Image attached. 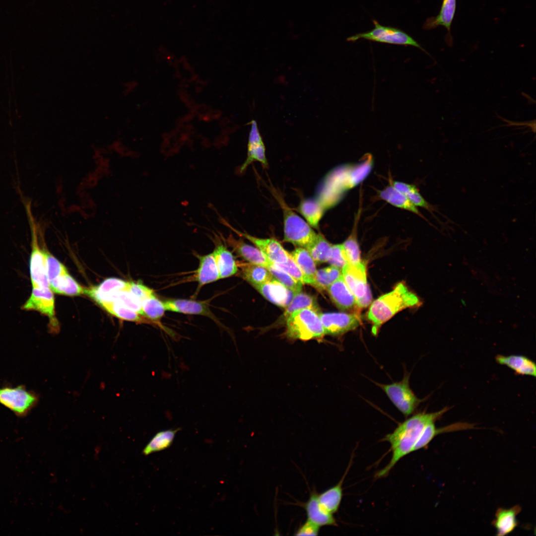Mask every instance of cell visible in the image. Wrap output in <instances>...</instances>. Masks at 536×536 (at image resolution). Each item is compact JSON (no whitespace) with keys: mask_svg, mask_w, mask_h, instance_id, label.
<instances>
[{"mask_svg":"<svg viewBox=\"0 0 536 536\" xmlns=\"http://www.w3.org/2000/svg\"><path fill=\"white\" fill-rule=\"evenodd\" d=\"M449 409V407H445L434 412L416 413L399 424L393 432L387 434L383 440L391 445L392 457L390 462L376 473L375 477L379 478L387 476L401 459L412 452L425 427L435 422Z\"/></svg>","mask_w":536,"mask_h":536,"instance_id":"1","label":"cell"},{"mask_svg":"<svg viewBox=\"0 0 536 536\" xmlns=\"http://www.w3.org/2000/svg\"><path fill=\"white\" fill-rule=\"evenodd\" d=\"M373 164L372 156L368 154L358 163L336 168L327 176L322 192L317 199L326 209L333 206L345 192L358 185L368 176Z\"/></svg>","mask_w":536,"mask_h":536,"instance_id":"2","label":"cell"},{"mask_svg":"<svg viewBox=\"0 0 536 536\" xmlns=\"http://www.w3.org/2000/svg\"><path fill=\"white\" fill-rule=\"evenodd\" d=\"M422 302L402 282L391 291L375 300L371 304L367 318L371 322L372 333L376 335L382 325L401 310L420 306Z\"/></svg>","mask_w":536,"mask_h":536,"instance_id":"3","label":"cell"},{"mask_svg":"<svg viewBox=\"0 0 536 536\" xmlns=\"http://www.w3.org/2000/svg\"><path fill=\"white\" fill-rule=\"evenodd\" d=\"M319 313L309 308L297 310L285 320L284 335L290 340L320 339L325 335Z\"/></svg>","mask_w":536,"mask_h":536,"instance_id":"4","label":"cell"},{"mask_svg":"<svg viewBox=\"0 0 536 536\" xmlns=\"http://www.w3.org/2000/svg\"><path fill=\"white\" fill-rule=\"evenodd\" d=\"M277 199L283 213L284 241L307 249L316 239L318 234L282 199L278 197Z\"/></svg>","mask_w":536,"mask_h":536,"instance_id":"5","label":"cell"},{"mask_svg":"<svg viewBox=\"0 0 536 536\" xmlns=\"http://www.w3.org/2000/svg\"><path fill=\"white\" fill-rule=\"evenodd\" d=\"M372 22L374 27L371 30L357 33L347 38V41L354 42L363 39L382 43L411 46L421 50L429 55L419 43L404 31L396 27L382 25L376 20H373Z\"/></svg>","mask_w":536,"mask_h":536,"instance_id":"6","label":"cell"},{"mask_svg":"<svg viewBox=\"0 0 536 536\" xmlns=\"http://www.w3.org/2000/svg\"><path fill=\"white\" fill-rule=\"evenodd\" d=\"M386 394L394 405L405 416L411 415L422 400L413 393L409 386V374L405 372L402 379L389 384L376 383Z\"/></svg>","mask_w":536,"mask_h":536,"instance_id":"7","label":"cell"},{"mask_svg":"<svg viewBox=\"0 0 536 536\" xmlns=\"http://www.w3.org/2000/svg\"><path fill=\"white\" fill-rule=\"evenodd\" d=\"M31 230V252L29 260V272L32 287H49L47 276L45 249L38 243L36 228L30 212L29 204L25 205Z\"/></svg>","mask_w":536,"mask_h":536,"instance_id":"8","label":"cell"},{"mask_svg":"<svg viewBox=\"0 0 536 536\" xmlns=\"http://www.w3.org/2000/svg\"><path fill=\"white\" fill-rule=\"evenodd\" d=\"M38 397L24 386L0 388V404L18 416H24L37 404Z\"/></svg>","mask_w":536,"mask_h":536,"instance_id":"9","label":"cell"},{"mask_svg":"<svg viewBox=\"0 0 536 536\" xmlns=\"http://www.w3.org/2000/svg\"><path fill=\"white\" fill-rule=\"evenodd\" d=\"M27 311H36L49 319V329L52 333H58L59 326L55 317V299L50 287H32L30 296L22 307Z\"/></svg>","mask_w":536,"mask_h":536,"instance_id":"10","label":"cell"},{"mask_svg":"<svg viewBox=\"0 0 536 536\" xmlns=\"http://www.w3.org/2000/svg\"><path fill=\"white\" fill-rule=\"evenodd\" d=\"M220 221L239 236L247 239L253 243L271 263L281 264L287 261L289 253L276 240L273 238H260L246 232H242L232 227L226 220L222 217H220Z\"/></svg>","mask_w":536,"mask_h":536,"instance_id":"11","label":"cell"},{"mask_svg":"<svg viewBox=\"0 0 536 536\" xmlns=\"http://www.w3.org/2000/svg\"><path fill=\"white\" fill-rule=\"evenodd\" d=\"M319 317L325 335L338 336L353 330L360 324L357 314L345 313H320Z\"/></svg>","mask_w":536,"mask_h":536,"instance_id":"12","label":"cell"},{"mask_svg":"<svg viewBox=\"0 0 536 536\" xmlns=\"http://www.w3.org/2000/svg\"><path fill=\"white\" fill-rule=\"evenodd\" d=\"M343 279L353 294L356 300L362 297L368 288L366 266L364 262L351 265L347 264L341 269Z\"/></svg>","mask_w":536,"mask_h":536,"instance_id":"13","label":"cell"},{"mask_svg":"<svg viewBox=\"0 0 536 536\" xmlns=\"http://www.w3.org/2000/svg\"><path fill=\"white\" fill-rule=\"evenodd\" d=\"M166 311L207 317L219 323L217 318L205 302L184 299H168L163 301Z\"/></svg>","mask_w":536,"mask_h":536,"instance_id":"14","label":"cell"},{"mask_svg":"<svg viewBox=\"0 0 536 536\" xmlns=\"http://www.w3.org/2000/svg\"><path fill=\"white\" fill-rule=\"evenodd\" d=\"M456 6L457 0H443L439 14L436 16L427 18L423 25V28L427 30L435 29L439 26L446 28L448 33L445 37V41L450 46H452L453 44L451 28L455 17Z\"/></svg>","mask_w":536,"mask_h":536,"instance_id":"15","label":"cell"},{"mask_svg":"<svg viewBox=\"0 0 536 536\" xmlns=\"http://www.w3.org/2000/svg\"><path fill=\"white\" fill-rule=\"evenodd\" d=\"M253 286L268 300L283 308L288 306L296 294L275 278Z\"/></svg>","mask_w":536,"mask_h":536,"instance_id":"16","label":"cell"},{"mask_svg":"<svg viewBox=\"0 0 536 536\" xmlns=\"http://www.w3.org/2000/svg\"><path fill=\"white\" fill-rule=\"evenodd\" d=\"M318 493L315 489L310 492L308 500L302 504L307 520L319 527L336 526L337 523L333 514L326 510L320 504L318 498Z\"/></svg>","mask_w":536,"mask_h":536,"instance_id":"17","label":"cell"},{"mask_svg":"<svg viewBox=\"0 0 536 536\" xmlns=\"http://www.w3.org/2000/svg\"><path fill=\"white\" fill-rule=\"evenodd\" d=\"M225 241L237 254L250 263L266 268L271 263L258 248L246 244L241 239H236L230 235Z\"/></svg>","mask_w":536,"mask_h":536,"instance_id":"18","label":"cell"},{"mask_svg":"<svg viewBox=\"0 0 536 536\" xmlns=\"http://www.w3.org/2000/svg\"><path fill=\"white\" fill-rule=\"evenodd\" d=\"M216 238L215 247L212 254L220 278H227L237 272V265L232 253L219 239Z\"/></svg>","mask_w":536,"mask_h":536,"instance_id":"19","label":"cell"},{"mask_svg":"<svg viewBox=\"0 0 536 536\" xmlns=\"http://www.w3.org/2000/svg\"><path fill=\"white\" fill-rule=\"evenodd\" d=\"M330 298L339 309L346 310L356 305L355 297L341 275L327 289Z\"/></svg>","mask_w":536,"mask_h":536,"instance_id":"20","label":"cell"},{"mask_svg":"<svg viewBox=\"0 0 536 536\" xmlns=\"http://www.w3.org/2000/svg\"><path fill=\"white\" fill-rule=\"evenodd\" d=\"M475 428L474 425L467 422H457L441 428H437L435 422L427 425L414 445L412 452L425 448L437 435L460 430Z\"/></svg>","mask_w":536,"mask_h":536,"instance_id":"21","label":"cell"},{"mask_svg":"<svg viewBox=\"0 0 536 536\" xmlns=\"http://www.w3.org/2000/svg\"><path fill=\"white\" fill-rule=\"evenodd\" d=\"M254 161H259L265 167L268 165L265 147L255 123L253 124L250 134L247 156L240 168V172L242 173Z\"/></svg>","mask_w":536,"mask_h":536,"instance_id":"22","label":"cell"},{"mask_svg":"<svg viewBox=\"0 0 536 536\" xmlns=\"http://www.w3.org/2000/svg\"><path fill=\"white\" fill-rule=\"evenodd\" d=\"M521 511L518 505L509 509L499 508L497 510L492 524L496 529L497 536L507 535L515 530L518 525L517 516Z\"/></svg>","mask_w":536,"mask_h":536,"instance_id":"23","label":"cell"},{"mask_svg":"<svg viewBox=\"0 0 536 536\" xmlns=\"http://www.w3.org/2000/svg\"><path fill=\"white\" fill-rule=\"evenodd\" d=\"M199 260V267L193 276L194 280L198 283L200 289L204 285L220 279L212 253L205 255L197 256Z\"/></svg>","mask_w":536,"mask_h":536,"instance_id":"24","label":"cell"},{"mask_svg":"<svg viewBox=\"0 0 536 536\" xmlns=\"http://www.w3.org/2000/svg\"><path fill=\"white\" fill-rule=\"evenodd\" d=\"M495 359L498 364L507 366L516 374L536 376V364L526 356L518 355H498Z\"/></svg>","mask_w":536,"mask_h":536,"instance_id":"25","label":"cell"},{"mask_svg":"<svg viewBox=\"0 0 536 536\" xmlns=\"http://www.w3.org/2000/svg\"><path fill=\"white\" fill-rule=\"evenodd\" d=\"M98 304L108 312L120 319L139 324H148L157 326L151 320L119 302L106 301Z\"/></svg>","mask_w":536,"mask_h":536,"instance_id":"26","label":"cell"},{"mask_svg":"<svg viewBox=\"0 0 536 536\" xmlns=\"http://www.w3.org/2000/svg\"><path fill=\"white\" fill-rule=\"evenodd\" d=\"M290 255L304 275L306 284L315 285V276L317 271L316 263L308 250L298 247Z\"/></svg>","mask_w":536,"mask_h":536,"instance_id":"27","label":"cell"},{"mask_svg":"<svg viewBox=\"0 0 536 536\" xmlns=\"http://www.w3.org/2000/svg\"><path fill=\"white\" fill-rule=\"evenodd\" d=\"M349 467L342 478L336 485L318 494V500L321 505L333 514L338 511L340 505L343 494L342 486Z\"/></svg>","mask_w":536,"mask_h":536,"instance_id":"28","label":"cell"},{"mask_svg":"<svg viewBox=\"0 0 536 536\" xmlns=\"http://www.w3.org/2000/svg\"><path fill=\"white\" fill-rule=\"evenodd\" d=\"M326 209L317 199L302 200L298 207V211L312 227L317 229Z\"/></svg>","mask_w":536,"mask_h":536,"instance_id":"29","label":"cell"},{"mask_svg":"<svg viewBox=\"0 0 536 536\" xmlns=\"http://www.w3.org/2000/svg\"><path fill=\"white\" fill-rule=\"evenodd\" d=\"M50 288L57 294L76 296L84 294L85 288L81 286L67 272L49 282Z\"/></svg>","mask_w":536,"mask_h":536,"instance_id":"30","label":"cell"},{"mask_svg":"<svg viewBox=\"0 0 536 536\" xmlns=\"http://www.w3.org/2000/svg\"><path fill=\"white\" fill-rule=\"evenodd\" d=\"M379 196L381 199L394 206L411 211L424 218L416 206L409 201L406 196L397 190L392 185L380 191Z\"/></svg>","mask_w":536,"mask_h":536,"instance_id":"31","label":"cell"},{"mask_svg":"<svg viewBox=\"0 0 536 536\" xmlns=\"http://www.w3.org/2000/svg\"><path fill=\"white\" fill-rule=\"evenodd\" d=\"M179 430V428L169 429L157 432L145 446L142 453L147 456L168 448L172 445Z\"/></svg>","mask_w":536,"mask_h":536,"instance_id":"32","label":"cell"},{"mask_svg":"<svg viewBox=\"0 0 536 536\" xmlns=\"http://www.w3.org/2000/svg\"><path fill=\"white\" fill-rule=\"evenodd\" d=\"M241 268L242 277L252 286L274 279L267 268L260 265L249 263L242 264Z\"/></svg>","mask_w":536,"mask_h":536,"instance_id":"33","label":"cell"},{"mask_svg":"<svg viewBox=\"0 0 536 536\" xmlns=\"http://www.w3.org/2000/svg\"><path fill=\"white\" fill-rule=\"evenodd\" d=\"M285 308L281 318L284 321L295 311L302 309L309 308L320 313L316 298L301 291L295 294L290 303Z\"/></svg>","mask_w":536,"mask_h":536,"instance_id":"34","label":"cell"},{"mask_svg":"<svg viewBox=\"0 0 536 536\" xmlns=\"http://www.w3.org/2000/svg\"><path fill=\"white\" fill-rule=\"evenodd\" d=\"M141 304L143 316L164 330L159 323L166 311L163 301L155 294L141 301Z\"/></svg>","mask_w":536,"mask_h":536,"instance_id":"35","label":"cell"},{"mask_svg":"<svg viewBox=\"0 0 536 536\" xmlns=\"http://www.w3.org/2000/svg\"><path fill=\"white\" fill-rule=\"evenodd\" d=\"M332 245L321 234L306 249L316 264L328 262L332 253Z\"/></svg>","mask_w":536,"mask_h":536,"instance_id":"36","label":"cell"},{"mask_svg":"<svg viewBox=\"0 0 536 536\" xmlns=\"http://www.w3.org/2000/svg\"><path fill=\"white\" fill-rule=\"evenodd\" d=\"M341 274V269L333 266L317 270L314 287L319 290H327Z\"/></svg>","mask_w":536,"mask_h":536,"instance_id":"37","label":"cell"},{"mask_svg":"<svg viewBox=\"0 0 536 536\" xmlns=\"http://www.w3.org/2000/svg\"><path fill=\"white\" fill-rule=\"evenodd\" d=\"M267 268L273 277L288 289L297 293L301 291L303 283L271 263Z\"/></svg>","mask_w":536,"mask_h":536,"instance_id":"38","label":"cell"},{"mask_svg":"<svg viewBox=\"0 0 536 536\" xmlns=\"http://www.w3.org/2000/svg\"><path fill=\"white\" fill-rule=\"evenodd\" d=\"M353 230L342 244L348 264L354 265L359 263L360 253L356 237V225L355 224Z\"/></svg>","mask_w":536,"mask_h":536,"instance_id":"39","label":"cell"},{"mask_svg":"<svg viewBox=\"0 0 536 536\" xmlns=\"http://www.w3.org/2000/svg\"><path fill=\"white\" fill-rule=\"evenodd\" d=\"M45 255L49 283L58 277L68 272L64 265L45 250Z\"/></svg>","mask_w":536,"mask_h":536,"instance_id":"40","label":"cell"},{"mask_svg":"<svg viewBox=\"0 0 536 536\" xmlns=\"http://www.w3.org/2000/svg\"><path fill=\"white\" fill-rule=\"evenodd\" d=\"M129 282L116 278H110L103 281L98 286L91 287L100 293H109L120 290H128Z\"/></svg>","mask_w":536,"mask_h":536,"instance_id":"41","label":"cell"},{"mask_svg":"<svg viewBox=\"0 0 536 536\" xmlns=\"http://www.w3.org/2000/svg\"><path fill=\"white\" fill-rule=\"evenodd\" d=\"M328 262L340 269L348 264L342 244L332 245L331 255Z\"/></svg>","mask_w":536,"mask_h":536,"instance_id":"42","label":"cell"},{"mask_svg":"<svg viewBox=\"0 0 536 536\" xmlns=\"http://www.w3.org/2000/svg\"><path fill=\"white\" fill-rule=\"evenodd\" d=\"M273 264L303 284L306 283V280L304 275L290 256V254L286 262L281 264Z\"/></svg>","mask_w":536,"mask_h":536,"instance_id":"43","label":"cell"},{"mask_svg":"<svg viewBox=\"0 0 536 536\" xmlns=\"http://www.w3.org/2000/svg\"><path fill=\"white\" fill-rule=\"evenodd\" d=\"M128 290L139 299L141 302L155 295L153 290L139 282H129Z\"/></svg>","mask_w":536,"mask_h":536,"instance_id":"44","label":"cell"},{"mask_svg":"<svg viewBox=\"0 0 536 536\" xmlns=\"http://www.w3.org/2000/svg\"><path fill=\"white\" fill-rule=\"evenodd\" d=\"M405 196L409 201L415 206L421 207L430 211L435 210L434 207L420 195L416 187Z\"/></svg>","mask_w":536,"mask_h":536,"instance_id":"45","label":"cell"},{"mask_svg":"<svg viewBox=\"0 0 536 536\" xmlns=\"http://www.w3.org/2000/svg\"><path fill=\"white\" fill-rule=\"evenodd\" d=\"M320 528L307 520L298 528L294 535L295 536H317L319 533Z\"/></svg>","mask_w":536,"mask_h":536,"instance_id":"46","label":"cell"},{"mask_svg":"<svg viewBox=\"0 0 536 536\" xmlns=\"http://www.w3.org/2000/svg\"><path fill=\"white\" fill-rule=\"evenodd\" d=\"M392 186L397 190L405 195L415 188L414 186L412 185L399 181H393Z\"/></svg>","mask_w":536,"mask_h":536,"instance_id":"47","label":"cell"},{"mask_svg":"<svg viewBox=\"0 0 536 536\" xmlns=\"http://www.w3.org/2000/svg\"><path fill=\"white\" fill-rule=\"evenodd\" d=\"M372 294L368 287L365 295L361 298L356 300V305L360 308L367 307L372 301Z\"/></svg>","mask_w":536,"mask_h":536,"instance_id":"48","label":"cell"},{"mask_svg":"<svg viewBox=\"0 0 536 536\" xmlns=\"http://www.w3.org/2000/svg\"><path fill=\"white\" fill-rule=\"evenodd\" d=\"M136 85L135 82L134 81H127L122 87V92L124 95L128 96L133 92Z\"/></svg>","mask_w":536,"mask_h":536,"instance_id":"49","label":"cell"}]
</instances>
